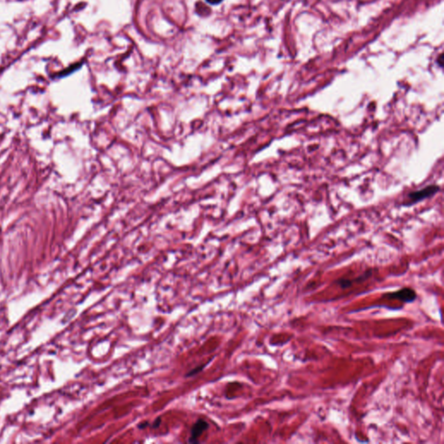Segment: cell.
<instances>
[{
  "mask_svg": "<svg viewBox=\"0 0 444 444\" xmlns=\"http://www.w3.org/2000/svg\"><path fill=\"white\" fill-rule=\"evenodd\" d=\"M161 421H162V418H161V417H158L157 419L155 420V422L153 423V427H154V428H158V427L160 426Z\"/></svg>",
  "mask_w": 444,
  "mask_h": 444,
  "instance_id": "5",
  "label": "cell"
},
{
  "mask_svg": "<svg viewBox=\"0 0 444 444\" xmlns=\"http://www.w3.org/2000/svg\"><path fill=\"white\" fill-rule=\"evenodd\" d=\"M149 425V422H143V423H141L138 425L139 429H145L146 427H148Z\"/></svg>",
  "mask_w": 444,
  "mask_h": 444,
  "instance_id": "6",
  "label": "cell"
},
{
  "mask_svg": "<svg viewBox=\"0 0 444 444\" xmlns=\"http://www.w3.org/2000/svg\"><path fill=\"white\" fill-rule=\"evenodd\" d=\"M440 190V187L437 185H429L427 187H423L418 190L410 192L407 195L406 201L403 204L405 206H410L417 202L423 201L427 198L432 197L433 195L438 193Z\"/></svg>",
  "mask_w": 444,
  "mask_h": 444,
  "instance_id": "1",
  "label": "cell"
},
{
  "mask_svg": "<svg viewBox=\"0 0 444 444\" xmlns=\"http://www.w3.org/2000/svg\"><path fill=\"white\" fill-rule=\"evenodd\" d=\"M208 3H210V4H213V5H216V4H219V3H222L223 0H206Z\"/></svg>",
  "mask_w": 444,
  "mask_h": 444,
  "instance_id": "4",
  "label": "cell"
},
{
  "mask_svg": "<svg viewBox=\"0 0 444 444\" xmlns=\"http://www.w3.org/2000/svg\"><path fill=\"white\" fill-rule=\"evenodd\" d=\"M208 423L203 419L198 420L196 423H194L192 429H191V437L189 439V443L191 444H198L199 443V438L201 437L202 433L208 430Z\"/></svg>",
  "mask_w": 444,
  "mask_h": 444,
  "instance_id": "3",
  "label": "cell"
},
{
  "mask_svg": "<svg viewBox=\"0 0 444 444\" xmlns=\"http://www.w3.org/2000/svg\"><path fill=\"white\" fill-rule=\"evenodd\" d=\"M385 296L388 297L389 299H396L402 303H412L416 300L417 297L416 291L409 287L402 288L398 291L387 293Z\"/></svg>",
  "mask_w": 444,
  "mask_h": 444,
  "instance_id": "2",
  "label": "cell"
}]
</instances>
